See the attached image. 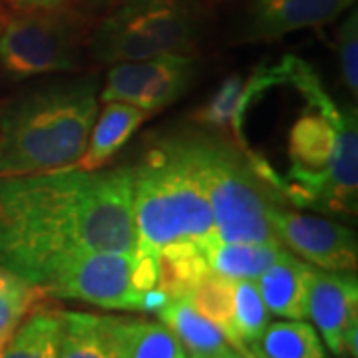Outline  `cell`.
<instances>
[{
	"label": "cell",
	"mask_w": 358,
	"mask_h": 358,
	"mask_svg": "<svg viewBox=\"0 0 358 358\" xmlns=\"http://www.w3.org/2000/svg\"><path fill=\"white\" fill-rule=\"evenodd\" d=\"M313 265L289 253L285 247L277 259L257 279V289L268 313L285 319L305 320L308 317V285Z\"/></svg>",
	"instance_id": "cell-14"
},
{
	"label": "cell",
	"mask_w": 358,
	"mask_h": 358,
	"mask_svg": "<svg viewBox=\"0 0 358 358\" xmlns=\"http://www.w3.org/2000/svg\"><path fill=\"white\" fill-rule=\"evenodd\" d=\"M237 350V357L239 358H257L251 350H249V346L243 345V346H239V348H235Z\"/></svg>",
	"instance_id": "cell-28"
},
{
	"label": "cell",
	"mask_w": 358,
	"mask_h": 358,
	"mask_svg": "<svg viewBox=\"0 0 358 358\" xmlns=\"http://www.w3.org/2000/svg\"><path fill=\"white\" fill-rule=\"evenodd\" d=\"M84 34L76 16L62 6L14 8L0 26V68L6 76H46L78 66Z\"/></svg>",
	"instance_id": "cell-8"
},
{
	"label": "cell",
	"mask_w": 358,
	"mask_h": 358,
	"mask_svg": "<svg viewBox=\"0 0 358 358\" xmlns=\"http://www.w3.org/2000/svg\"><path fill=\"white\" fill-rule=\"evenodd\" d=\"M249 350L257 358H324V346L315 327L293 319L267 324Z\"/></svg>",
	"instance_id": "cell-21"
},
{
	"label": "cell",
	"mask_w": 358,
	"mask_h": 358,
	"mask_svg": "<svg viewBox=\"0 0 358 358\" xmlns=\"http://www.w3.org/2000/svg\"><path fill=\"white\" fill-rule=\"evenodd\" d=\"M308 317L336 357H346V338L358 331V282L350 273L313 268Z\"/></svg>",
	"instance_id": "cell-11"
},
{
	"label": "cell",
	"mask_w": 358,
	"mask_h": 358,
	"mask_svg": "<svg viewBox=\"0 0 358 358\" xmlns=\"http://www.w3.org/2000/svg\"><path fill=\"white\" fill-rule=\"evenodd\" d=\"M336 56L341 64V76L346 90L357 98L358 94V16L352 10L336 32Z\"/></svg>",
	"instance_id": "cell-26"
},
{
	"label": "cell",
	"mask_w": 358,
	"mask_h": 358,
	"mask_svg": "<svg viewBox=\"0 0 358 358\" xmlns=\"http://www.w3.org/2000/svg\"><path fill=\"white\" fill-rule=\"evenodd\" d=\"M209 358H239V357H237V350L233 348L231 352H225V355H217V357H209Z\"/></svg>",
	"instance_id": "cell-29"
},
{
	"label": "cell",
	"mask_w": 358,
	"mask_h": 358,
	"mask_svg": "<svg viewBox=\"0 0 358 358\" xmlns=\"http://www.w3.org/2000/svg\"><path fill=\"white\" fill-rule=\"evenodd\" d=\"M282 245L243 243V241H211L205 245L209 268L233 281H257L259 275L277 259Z\"/></svg>",
	"instance_id": "cell-20"
},
{
	"label": "cell",
	"mask_w": 358,
	"mask_h": 358,
	"mask_svg": "<svg viewBox=\"0 0 358 358\" xmlns=\"http://www.w3.org/2000/svg\"><path fill=\"white\" fill-rule=\"evenodd\" d=\"M268 324V308L265 307L255 281H235L233 287V327L241 345H251Z\"/></svg>",
	"instance_id": "cell-25"
},
{
	"label": "cell",
	"mask_w": 358,
	"mask_h": 358,
	"mask_svg": "<svg viewBox=\"0 0 358 358\" xmlns=\"http://www.w3.org/2000/svg\"><path fill=\"white\" fill-rule=\"evenodd\" d=\"M179 143L211 205L219 241L281 245L268 213L287 199L257 173L249 148L217 136H183Z\"/></svg>",
	"instance_id": "cell-5"
},
{
	"label": "cell",
	"mask_w": 358,
	"mask_h": 358,
	"mask_svg": "<svg viewBox=\"0 0 358 358\" xmlns=\"http://www.w3.org/2000/svg\"><path fill=\"white\" fill-rule=\"evenodd\" d=\"M58 358H115L112 317L78 310L60 313Z\"/></svg>",
	"instance_id": "cell-17"
},
{
	"label": "cell",
	"mask_w": 358,
	"mask_h": 358,
	"mask_svg": "<svg viewBox=\"0 0 358 358\" xmlns=\"http://www.w3.org/2000/svg\"><path fill=\"white\" fill-rule=\"evenodd\" d=\"M211 2H221V0H211Z\"/></svg>",
	"instance_id": "cell-31"
},
{
	"label": "cell",
	"mask_w": 358,
	"mask_h": 358,
	"mask_svg": "<svg viewBox=\"0 0 358 358\" xmlns=\"http://www.w3.org/2000/svg\"><path fill=\"white\" fill-rule=\"evenodd\" d=\"M209 271L203 247L193 241L166 245L157 251V289L167 299H187Z\"/></svg>",
	"instance_id": "cell-19"
},
{
	"label": "cell",
	"mask_w": 358,
	"mask_h": 358,
	"mask_svg": "<svg viewBox=\"0 0 358 358\" xmlns=\"http://www.w3.org/2000/svg\"><path fill=\"white\" fill-rule=\"evenodd\" d=\"M271 227L281 245L303 257L313 267L355 273L358 263L357 233L329 219L296 213L289 203L275 205L268 213Z\"/></svg>",
	"instance_id": "cell-10"
},
{
	"label": "cell",
	"mask_w": 358,
	"mask_h": 358,
	"mask_svg": "<svg viewBox=\"0 0 358 358\" xmlns=\"http://www.w3.org/2000/svg\"><path fill=\"white\" fill-rule=\"evenodd\" d=\"M281 84H289L313 108L301 114L289 134L291 171L275 173L271 185L296 207L331 213H357L358 128L355 110H341L315 68L287 54L279 60Z\"/></svg>",
	"instance_id": "cell-2"
},
{
	"label": "cell",
	"mask_w": 358,
	"mask_h": 358,
	"mask_svg": "<svg viewBox=\"0 0 358 358\" xmlns=\"http://www.w3.org/2000/svg\"><path fill=\"white\" fill-rule=\"evenodd\" d=\"M14 8H52L62 6L64 0H6Z\"/></svg>",
	"instance_id": "cell-27"
},
{
	"label": "cell",
	"mask_w": 358,
	"mask_h": 358,
	"mask_svg": "<svg viewBox=\"0 0 358 358\" xmlns=\"http://www.w3.org/2000/svg\"><path fill=\"white\" fill-rule=\"evenodd\" d=\"M60 313L40 305L16 331L0 358H58Z\"/></svg>",
	"instance_id": "cell-23"
},
{
	"label": "cell",
	"mask_w": 358,
	"mask_h": 358,
	"mask_svg": "<svg viewBox=\"0 0 358 358\" xmlns=\"http://www.w3.org/2000/svg\"><path fill=\"white\" fill-rule=\"evenodd\" d=\"M233 287H235L233 279L221 277L217 273L209 271L189 293L187 301L201 315L217 324L233 348H239L243 345L237 341L235 327H233Z\"/></svg>",
	"instance_id": "cell-24"
},
{
	"label": "cell",
	"mask_w": 358,
	"mask_h": 358,
	"mask_svg": "<svg viewBox=\"0 0 358 358\" xmlns=\"http://www.w3.org/2000/svg\"><path fill=\"white\" fill-rule=\"evenodd\" d=\"M2 18H4V14L0 13V26H2Z\"/></svg>",
	"instance_id": "cell-30"
},
{
	"label": "cell",
	"mask_w": 358,
	"mask_h": 358,
	"mask_svg": "<svg viewBox=\"0 0 358 358\" xmlns=\"http://www.w3.org/2000/svg\"><path fill=\"white\" fill-rule=\"evenodd\" d=\"M115 358H187L162 322L112 317Z\"/></svg>",
	"instance_id": "cell-18"
},
{
	"label": "cell",
	"mask_w": 358,
	"mask_h": 358,
	"mask_svg": "<svg viewBox=\"0 0 358 358\" xmlns=\"http://www.w3.org/2000/svg\"><path fill=\"white\" fill-rule=\"evenodd\" d=\"M157 287V255L136 253H84L56 268L44 282V293L74 299L114 310H143V296Z\"/></svg>",
	"instance_id": "cell-7"
},
{
	"label": "cell",
	"mask_w": 358,
	"mask_h": 358,
	"mask_svg": "<svg viewBox=\"0 0 358 358\" xmlns=\"http://www.w3.org/2000/svg\"><path fill=\"white\" fill-rule=\"evenodd\" d=\"M201 26L203 14L195 0H126L94 30L90 52L103 64L189 54Z\"/></svg>",
	"instance_id": "cell-6"
},
{
	"label": "cell",
	"mask_w": 358,
	"mask_h": 358,
	"mask_svg": "<svg viewBox=\"0 0 358 358\" xmlns=\"http://www.w3.org/2000/svg\"><path fill=\"white\" fill-rule=\"evenodd\" d=\"M157 317L178 338L187 358H209L231 352L233 346L215 322L201 315L187 299H167Z\"/></svg>",
	"instance_id": "cell-15"
},
{
	"label": "cell",
	"mask_w": 358,
	"mask_h": 358,
	"mask_svg": "<svg viewBox=\"0 0 358 358\" xmlns=\"http://www.w3.org/2000/svg\"><path fill=\"white\" fill-rule=\"evenodd\" d=\"M148 115V112L129 103L106 102L90 131L88 145L82 157L78 159V169H100L124 148V143L134 136V131L140 128Z\"/></svg>",
	"instance_id": "cell-16"
},
{
	"label": "cell",
	"mask_w": 358,
	"mask_h": 358,
	"mask_svg": "<svg viewBox=\"0 0 358 358\" xmlns=\"http://www.w3.org/2000/svg\"><path fill=\"white\" fill-rule=\"evenodd\" d=\"M138 249L155 253L179 241L209 245L217 239L211 205L179 138L159 141L134 166L131 183Z\"/></svg>",
	"instance_id": "cell-4"
},
{
	"label": "cell",
	"mask_w": 358,
	"mask_h": 358,
	"mask_svg": "<svg viewBox=\"0 0 358 358\" xmlns=\"http://www.w3.org/2000/svg\"><path fill=\"white\" fill-rule=\"evenodd\" d=\"M357 0H251L243 22V40L271 42L291 32L334 22Z\"/></svg>",
	"instance_id": "cell-12"
},
{
	"label": "cell",
	"mask_w": 358,
	"mask_h": 358,
	"mask_svg": "<svg viewBox=\"0 0 358 358\" xmlns=\"http://www.w3.org/2000/svg\"><path fill=\"white\" fill-rule=\"evenodd\" d=\"M98 115L94 76L54 82L0 115V178L76 167Z\"/></svg>",
	"instance_id": "cell-3"
},
{
	"label": "cell",
	"mask_w": 358,
	"mask_h": 358,
	"mask_svg": "<svg viewBox=\"0 0 358 358\" xmlns=\"http://www.w3.org/2000/svg\"><path fill=\"white\" fill-rule=\"evenodd\" d=\"M134 166L0 178V265L44 287L84 253H136Z\"/></svg>",
	"instance_id": "cell-1"
},
{
	"label": "cell",
	"mask_w": 358,
	"mask_h": 358,
	"mask_svg": "<svg viewBox=\"0 0 358 358\" xmlns=\"http://www.w3.org/2000/svg\"><path fill=\"white\" fill-rule=\"evenodd\" d=\"M275 84H279L275 64L259 66L249 78L233 74L221 82L215 94L209 98V102L203 103L193 114V120L203 128L231 129L235 141L247 148L243 140V117L247 106L255 96L263 94Z\"/></svg>",
	"instance_id": "cell-13"
},
{
	"label": "cell",
	"mask_w": 358,
	"mask_h": 358,
	"mask_svg": "<svg viewBox=\"0 0 358 358\" xmlns=\"http://www.w3.org/2000/svg\"><path fill=\"white\" fill-rule=\"evenodd\" d=\"M197 70L192 54H159L145 60L117 62L106 74L100 100L129 103L152 114L185 96Z\"/></svg>",
	"instance_id": "cell-9"
},
{
	"label": "cell",
	"mask_w": 358,
	"mask_h": 358,
	"mask_svg": "<svg viewBox=\"0 0 358 358\" xmlns=\"http://www.w3.org/2000/svg\"><path fill=\"white\" fill-rule=\"evenodd\" d=\"M44 289L0 265V357L26 317L42 305Z\"/></svg>",
	"instance_id": "cell-22"
}]
</instances>
